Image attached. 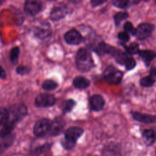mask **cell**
<instances>
[{"label": "cell", "mask_w": 156, "mask_h": 156, "mask_svg": "<svg viewBox=\"0 0 156 156\" xmlns=\"http://www.w3.org/2000/svg\"><path fill=\"white\" fill-rule=\"evenodd\" d=\"M27 115V107L23 104H15L9 109V116L6 122L0 130V138H4L12 133L16 124Z\"/></svg>", "instance_id": "cell-1"}, {"label": "cell", "mask_w": 156, "mask_h": 156, "mask_svg": "<svg viewBox=\"0 0 156 156\" xmlns=\"http://www.w3.org/2000/svg\"><path fill=\"white\" fill-rule=\"evenodd\" d=\"M76 64L79 70L82 72L88 71L94 65L90 51L85 48L78 50L76 56Z\"/></svg>", "instance_id": "cell-2"}, {"label": "cell", "mask_w": 156, "mask_h": 156, "mask_svg": "<svg viewBox=\"0 0 156 156\" xmlns=\"http://www.w3.org/2000/svg\"><path fill=\"white\" fill-rule=\"evenodd\" d=\"M52 121L48 118H41L37 121L34 126L33 133L37 137H43L49 133Z\"/></svg>", "instance_id": "cell-3"}, {"label": "cell", "mask_w": 156, "mask_h": 156, "mask_svg": "<svg viewBox=\"0 0 156 156\" xmlns=\"http://www.w3.org/2000/svg\"><path fill=\"white\" fill-rule=\"evenodd\" d=\"M122 77V73L114 67L113 66H108L105 70L104 73V78L105 80L109 84L117 85L121 81Z\"/></svg>", "instance_id": "cell-4"}, {"label": "cell", "mask_w": 156, "mask_h": 156, "mask_svg": "<svg viewBox=\"0 0 156 156\" xmlns=\"http://www.w3.org/2000/svg\"><path fill=\"white\" fill-rule=\"evenodd\" d=\"M55 98L53 94L41 93L37 96L35 99V105L37 107H50L55 103Z\"/></svg>", "instance_id": "cell-5"}, {"label": "cell", "mask_w": 156, "mask_h": 156, "mask_svg": "<svg viewBox=\"0 0 156 156\" xmlns=\"http://www.w3.org/2000/svg\"><path fill=\"white\" fill-rule=\"evenodd\" d=\"M121 145L115 142H110L102 150V156H121Z\"/></svg>", "instance_id": "cell-6"}, {"label": "cell", "mask_w": 156, "mask_h": 156, "mask_svg": "<svg viewBox=\"0 0 156 156\" xmlns=\"http://www.w3.org/2000/svg\"><path fill=\"white\" fill-rule=\"evenodd\" d=\"M154 28V26L149 23L140 24L136 29L135 35L138 40H145L152 34Z\"/></svg>", "instance_id": "cell-7"}, {"label": "cell", "mask_w": 156, "mask_h": 156, "mask_svg": "<svg viewBox=\"0 0 156 156\" xmlns=\"http://www.w3.org/2000/svg\"><path fill=\"white\" fill-rule=\"evenodd\" d=\"M132 118L135 121L144 124H154L156 123V116L150 114L143 113L139 112L131 111Z\"/></svg>", "instance_id": "cell-8"}, {"label": "cell", "mask_w": 156, "mask_h": 156, "mask_svg": "<svg viewBox=\"0 0 156 156\" xmlns=\"http://www.w3.org/2000/svg\"><path fill=\"white\" fill-rule=\"evenodd\" d=\"M42 8L41 0H26L24 5L25 11L31 15H35L40 12Z\"/></svg>", "instance_id": "cell-9"}, {"label": "cell", "mask_w": 156, "mask_h": 156, "mask_svg": "<svg viewBox=\"0 0 156 156\" xmlns=\"http://www.w3.org/2000/svg\"><path fill=\"white\" fill-rule=\"evenodd\" d=\"M66 122L65 120L61 117H56L52 121L49 135L56 136L59 135L63 130Z\"/></svg>", "instance_id": "cell-10"}, {"label": "cell", "mask_w": 156, "mask_h": 156, "mask_svg": "<svg viewBox=\"0 0 156 156\" xmlns=\"http://www.w3.org/2000/svg\"><path fill=\"white\" fill-rule=\"evenodd\" d=\"M83 129L82 127L77 126H72L68 128L65 133L64 137L73 141L77 142V140L83 133Z\"/></svg>", "instance_id": "cell-11"}, {"label": "cell", "mask_w": 156, "mask_h": 156, "mask_svg": "<svg viewBox=\"0 0 156 156\" xmlns=\"http://www.w3.org/2000/svg\"><path fill=\"white\" fill-rule=\"evenodd\" d=\"M65 41L71 45H77L82 41V37L80 34L75 29H71L67 32L65 35Z\"/></svg>", "instance_id": "cell-12"}, {"label": "cell", "mask_w": 156, "mask_h": 156, "mask_svg": "<svg viewBox=\"0 0 156 156\" xmlns=\"http://www.w3.org/2000/svg\"><path fill=\"white\" fill-rule=\"evenodd\" d=\"M105 105V100L100 94H94L90 99V106L91 109L94 112L102 110Z\"/></svg>", "instance_id": "cell-13"}, {"label": "cell", "mask_w": 156, "mask_h": 156, "mask_svg": "<svg viewBox=\"0 0 156 156\" xmlns=\"http://www.w3.org/2000/svg\"><path fill=\"white\" fill-rule=\"evenodd\" d=\"M67 13L66 7L62 4L55 6L51 10L50 17L52 21H59L63 19Z\"/></svg>", "instance_id": "cell-14"}, {"label": "cell", "mask_w": 156, "mask_h": 156, "mask_svg": "<svg viewBox=\"0 0 156 156\" xmlns=\"http://www.w3.org/2000/svg\"><path fill=\"white\" fill-rule=\"evenodd\" d=\"M142 138L147 146L152 145L156 141V131L154 129H145L142 133Z\"/></svg>", "instance_id": "cell-15"}, {"label": "cell", "mask_w": 156, "mask_h": 156, "mask_svg": "<svg viewBox=\"0 0 156 156\" xmlns=\"http://www.w3.org/2000/svg\"><path fill=\"white\" fill-rule=\"evenodd\" d=\"M116 49V48L112 46H110L104 42H101L97 45V46H96L94 51L99 55H101L105 54H108L111 55H113Z\"/></svg>", "instance_id": "cell-16"}, {"label": "cell", "mask_w": 156, "mask_h": 156, "mask_svg": "<svg viewBox=\"0 0 156 156\" xmlns=\"http://www.w3.org/2000/svg\"><path fill=\"white\" fill-rule=\"evenodd\" d=\"M2 139L3 140L0 143V155L12 146L15 139V134L11 133Z\"/></svg>", "instance_id": "cell-17"}, {"label": "cell", "mask_w": 156, "mask_h": 156, "mask_svg": "<svg viewBox=\"0 0 156 156\" xmlns=\"http://www.w3.org/2000/svg\"><path fill=\"white\" fill-rule=\"evenodd\" d=\"M138 54L146 65H149L150 62L156 57V53L151 50L139 51Z\"/></svg>", "instance_id": "cell-18"}, {"label": "cell", "mask_w": 156, "mask_h": 156, "mask_svg": "<svg viewBox=\"0 0 156 156\" xmlns=\"http://www.w3.org/2000/svg\"><path fill=\"white\" fill-rule=\"evenodd\" d=\"M90 82L88 79L84 77L78 76L74 79L73 85L74 86L79 89H85L90 86Z\"/></svg>", "instance_id": "cell-19"}, {"label": "cell", "mask_w": 156, "mask_h": 156, "mask_svg": "<svg viewBox=\"0 0 156 156\" xmlns=\"http://www.w3.org/2000/svg\"><path fill=\"white\" fill-rule=\"evenodd\" d=\"M76 104V101L72 99H69L66 100L63 104V108H62L63 112L64 113H67L70 112L73 109Z\"/></svg>", "instance_id": "cell-20"}, {"label": "cell", "mask_w": 156, "mask_h": 156, "mask_svg": "<svg viewBox=\"0 0 156 156\" xmlns=\"http://www.w3.org/2000/svg\"><path fill=\"white\" fill-rule=\"evenodd\" d=\"M155 82V80L154 78L151 76H149L141 78L140 80V83L143 87H150L153 85Z\"/></svg>", "instance_id": "cell-21"}, {"label": "cell", "mask_w": 156, "mask_h": 156, "mask_svg": "<svg viewBox=\"0 0 156 156\" xmlns=\"http://www.w3.org/2000/svg\"><path fill=\"white\" fill-rule=\"evenodd\" d=\"M58 86V84L56 82L54 81L53 80H46L43 82L42 84V88L47 91L53 90L55 89Z\"/></svg>", "instance_id": "cell-22"}, {"label": "cell", "mask_w": 156, "mask_h": 156, "mask_svg": "<svg viewBox=\"0 0 156 156\" xmlns=\"http://www.w3.org/2000/svg\"><path fill=\"white\" fill-rule=\"evenodd\" d=\"M50 146H51V144H46L40 146V147L32 151L29 156H39L41 154L45 152L48 149H49Z\"/></svg>", "instance_id": "cell-23"}, {"label": "cell", "mask_w": 156, "mask_h": 156, "mask_svg": "<svg viewBox=\"0 0 156 156\" xmlns=\"http://www.w3.org/2000/svg\"><path fill=\"white\" fill-rule=\"evenodd\" d=\"M61 144L64 149L66 150H71L74 147L76 144V142L64 137L61 140Z\"/></svg>", "instance_id": "cell-24"}, {"label": "cell", "mask_w": 156, "mask_h": 156, "mask_svg": "<svg viewBox=\"0 0 156 156\" xmlns=\"http://www.w3.org/2000/svg\"><path fill=\"white\" fill-rule=\"evenodd\" d=\"M9 116V110L0 107V126H2L7 121Z\"/></svg>", "instance_id": "cell-25"}, {"label": "cell", "mask_w": 156, "mask_h": 156, "mask_svg": "<svg viewBox=\"0 0 156 156\" xmlns=\"http://www.w3.org/2000/svg\"><path fill=\"white\" fill-rule=\"evenodd\" d=\"M129 15L127 12H119L115 14L114 16V21L116 26H118L121 21L127 19Z\"/></svg>", "instance_id": "cell-26"}, {"label": "cell", "mask_w": 156, "mask_h": 156, "mask_svg": "<svg viewBox=\"0 0 156 156\" xmlns=\"http://www.w3.org/2000/svg\"><path fill=\"white\" fill-rule=\"evenodd\" d=\"M124 48L126 49V51L128 54H135L138 53V52H139V46H138V43H132L127 46H126L125 45H124Z\"/></svg>", "instance_id": "cell-27"}, {"label": "cell", "mask_w": 156, "mask_h": 156, "mask_svg": "<svg viewBox=\"0 0 156 156\" xmlns=\"http://www.w3.org/2000/svg\"><path fill=\"white\" fill-rule=\"evenodd\" d=\"M130 1V0H112V4L118 8L124 9L129 5Z\"/></svg>", "instance_id": "cell-28"}, {"label": "cell", "mask_w": 156, "mask_h": 156, "mask_svg": "<svg viewBox=\"0 0 156 156\" xmlns=\"http://www.w3.org/2000/svg\"><path fill=\"white\" fill-rule=\"evenodd\" d=\"M51 32L50 30L48 29H37L35 32V35L37 37L40 38H45L51 35Z\"/></svg>", "instance_id": "cell-29"}, {"label": "cell", "mask_w": 156, "mask_h": 156, "mask_svg": "<svg viewBox=\"0 0 156 156\" xmlns=\"http://www.w3.org/2000/svg\"><path fill=\"white\" fill-rule=\"evenodd\" d=\"M20 54V48L18 47H14L11 49L10 54V58L12 62H15L18 58Z\"/></svg>", "instance_id": "cell-30"}, {"label": "cell", "mask_w": 156, "mask_h": 156, "mask_svg": "<svg viewBox=\"0 0 156 156\" xmlns=\"http://www.w3.org/2000/svg\"><path fill=\"white\" fill-rule=\"evenodd\" d=\"M124 29L126 32L130 33V34H132L133 35H135L136 29L134 28V27L133 26L132 24L130 22H129V21L126 22L124 24Z\"/></svg>", "instance_id": "cell-31"}, {"label": "cell", "mask_w": 156, "mask_h": 156, "mask_svg": "<svg viewBox=\"0 0 156 156\" xmlns=\"http://www.w3.org/2000/svg\"><path fill=\"white\" fill-rule=\"evenodd\" d=\"M125 66H126V68L127 69V70H130L132 69H133L135 65H136V63H135V60L132 58V57H130V56L127 58L124 65Z\"/></svg>", "instance_id": "cell-32"}, {"label": "cell", "mask_w": 156, "mask_h": 156, "mask_svg": "<svg viewBox=\"0 0 156 156\" xmlns=\"http://www.w3.org/2000/svg\"><path fill=\"white\" fill-rule=\"evenodd\" d=\"M16 73L18 74H20V75H25L26 74H28L30 71V69L27 67V66H19L16 69Z\"/></svg>", "instance_id": "cell-33"}, {"label": "cell", "mask_w": 156, "mask_h": 156, "mask_svg": "<svg viewBox=\"0 0 156 156\" xmlns=\"http://www.w3.org/2000/svg\"><path fill=\"white\" fill-rule=\"evenodd\" d=\"M118 38L120 41L124 43L127 42L130 40L129 35L126 32H121L118 34Z\"/></svg>", "instance_id": "cell-34"}, {"label": "cell", "mask_w": 156, "mask_h": 156, "mask_svg": "<svg viewBox=\"0 0 156 156\" xmlns=\"http://www.w3.org/2000/svg\"><path fill=\"white\" fill-rule=\"evenodd\" d=\"M107 0H90V3L93 7H95L99 6L100 5H102Z\"/></svg>", "instance_id": "cell-35"}, {"label": "cell", "mask_w": 156, "mask_h": 156, "mask_svg": "<svg viewBox=\"0 0 156 156\" xmlns=\"http://www.w3.org/2000/svg\"><path fill=\"white\" fill-rule=\"evenodd\" d=\"M5 76H6V74L4 69L1 66H0V78L4 79Z\"/></svg>", "instance_id": "cell-36"}, {"label": "cell", "mask_w": 156, "mask_h": 156, "mask_svg": "<svg viewBox=\"0 0 156 156\" xmlns=\"http://www.w3.org/2000/svg\"><path fill=\"white\" fill-rule=\"evenodd\" d=\"M151 76L154 77V76H156V66H154L152 67L151 69Z\"/></svg>", "instance_id": "cell-37"}, {"label": "cell", "mask_w": 156, "mask_h": 156, "mask_svg": "<svg viewBox=\"0 0 156 156\" xmlns=\"http://www.w3.org/2000/svg\"><path fill=\"white\" fill-rule=\"evenodd\" d=\"M68 1H69L71 3H73V4H77L80 1V0H68Z\"/></svg>", "instance_id": "cell-38"}, {"label": "cell", "mask_w": 156, "mask_h": 156, "mask_svg": "<svg viewBox=\"0 0 156 156\" xmlns=\"http://www.w3.org/2000/svg\"><path fill=\"white\" fill-rule=\"evenodd\" d=\"M141 1H149V0H133V2H134L135 4H138V3H140Z\"/></svg>", "instance_id": "cell-39"}, {"label": "cell", "mask_w": 156, "mask_h": 156, "mask_svg": "<svg viewBox=\"0 0 156 156\" xmlns=\"http://www.w3.org/2000/svg\"><path fill=\"white\" fill-rule=\"evenodd\" d=\"M4 1V0H0V5L2 3V2Z\"/></svg>", "instance_id": "cell-40"}, {"label": "cell", "mask_w": 156, "mask_h": 156, "mask_svg": "<svg viewBox=\"0 0 156 156\" xmlns=\"http://www.w3.org/2000/svg\"><path fill=\"white\" fill-rule=\"evenodd\" d=\"M49 1H56V0H49Z\"/></svg>", "instance_id": "cell-41"}, {"label": "cell", "mask_w": 156, "mask_h": 156, "mask_svg": "<svg viewBox=\"0 0 156 156\" xmlns=\"http://www.w3.org/2000/svg\"><path fill=\"white\" fill-rule=\"evenodd\" d=\"M155 155H156V152H155Z\"/></svg>", "instance_id": "cell-42"}]
</instances>
